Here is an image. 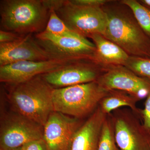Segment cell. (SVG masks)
Returning <instances> with one entry per match:
<instances>
[{"label":"cell","mask_w":150,"mask_h":150,"mask_svg":"<svg viewBox=\"0 0 150 150\" xmlns=\"http://www.w3.org/2000/svg\"><path fill=\"white\" fill-rule=\"evenodd\" d=\"M101 8L107 18L103 36L129 56L150 58V40L130 8L115 0H109Z\"/></svg>","instance_id":"obj_1"},{"label":"cell","mask_w":150,"mask_h":150,"mask_svg":"<svg viewBox=\"0 0 150 150\" xmlns=\"http://www.w3.org/2000/svg\"><path fill=\"white\" fill-rule=\"evenodd\" d=\"M54 88L40 75L13 85L8 97L16 113L44 127L54 111Z\"/></svg>","instance_id":"obj_2"},{"label":"cell","mask_w":150,"mask_h":150,"mask_svg":"<svg viewBox=\"0 0 150 150\" xmlns=\"http://www.w3.org/2000/svg\"><path fill=\"white\" fill-rule=\"evenodd\" d=\"M50 10L43 0H2L0 2L1 30L21 35L45 30Z\"/></svg>","instance_id":"obj_3"},{"label":"cell","mask_w":150,"mask_h":150,"mask_svg":"<svg viewBox=\"0 0 150 150\" xmlns=\"http://www.w3.org/2000/svg\"><path fill=\"white\" fill-rule=\"evenodd\" d=\"M108 92L97 81L54 88L52 92L54 111L79 119L82 118L96 110Z\"/></svg>","instance_id":"obj_4"},{"label":"cell","mask_w":150,"mask_h":150,"mask_svg":"<svg viewBox=\"0 0 150 150\" xmlns=\"http://www.w3.org/2000/svg\"><path fill=\"white\" fill-rule=\"evenodd\" d=\"M55 11L70 29L82 37L104 35L107 18L101 7L79 5L71 0H64Z\"/></svg>","instance_id":"obj_5"},{"label":"cell","mask_w":150,"mask_h":150,"mask_svg":"<svg viewBox=\"0 0 150 150\" xmlns=\"http://www.w3.org/2000/svg\"><path fill=\"white\" fill-rule=\"evenodd\" d=\"M116 144L121 150H150V135L131 109L122 108L109 114Z\"/></svg>","instance_id":"obj_6"},{"label":"cell","mask_w":150,"mask_h":150,"mask_svg":"<svg viewBox=\"0 0 150 150\" xmlns=\"http://www.w3.org/2000/svg\"><path fill=\"white\" fill-rule=\"evenodd\" d=\"M35 38L54 59H87L97 62L96 46L86 38L64 37L43 31L35 34Z\"/></svg>","instance_id":"obj_7"},{"label":"cell","mask_w":150,"mask_h":150,"mask_svg":"<svg viewBox=\"0 0 150 150\" xmlns=\"http://www.w3.org/2000/svg\"><path fill=\"white\" fill-rule=\"evenodd\" d=\"M105 68L95 61L81 59L42 76L51 86L61 88L96 81Z\"/></svg>","instance_id":"obj_8"},{"label":"cell","mask_w":150,"mask_h":150,"mask_svg":"<svg viewBox=\"0 0 150 150\" xmlns=\"http://www.w3.org/2000/svg\"><path fill=\"white\" fill-rule=\"evenodd\" d=\"M43 126L18 113L8 115L1 122L0 150H9L43 139Z\"/></svg>","instance_id":"obj_9"},{"label":"cell","mask_w":150,"mask_h":150,"mask_svg":"<svg viewBox=\"0 0 150 150\" xmlns=\"http://www.w3.org/2000/svg\"><path fill=\"white\" fill-rule=\"evenodd\" d=\"M97 82L105 90L125 92L139 100L150 94V81L122 65L106 67Z\"/></svg>","instance_id":"obj_10"},{"label":"cell","mask_w":150,"mask_h":150,"mask_svg":"<svg viewBox=\"0 0 150 150\" xmlns=\"http://www.w3.org/2000/svg\"><path fill=\"white\" fill-rule=\"evenodd\" d=\"M78 60L51 59L46 61H22L0 67V81L11 85L24 82L37 76L54 71Z\"/></svg>","instance_id":"obj_11"},{"label":"cell","mask_w":150,"mask_h":150,"mask_svg":"<svg viewBox=\"0 0 150 150\" xmlns=\"http://www.w3.org/2000/svg\"><path fill=\"white\" fill-rule=\"evenodd\" d=\"M79 118L53 111L43 127V139L48 150H70L73 138L80 127Z\"/></svg>","instance_id":"obj_12"},{"label":"cell","mask_w":150,"mask_h":150,"mask_svg":"<svg viewBox=\"0 0 150 150\" xmlns=\"http://www.w3.org/2000/svg\"><path fill=\"white\" fill-rule=\"evenodd\" d=\"M32 35H24L13 42L0 43V67L22 61L56 59L41 47Z\"/></svg>","instance_id":"obj_13"},{"label":"cell","mask_w":150,"mask_h":150,"mask_svg":"<svg viewBox=\"0 0 150 150\" xmlns=\"http://www.w3.org/2000/svg\"><path fill=\"white\" fill-rule=\"evenodd\" d=\"M107 115L98 106L76 132L70 150H98L100 132Z\"/></svg>","instance_id":"obj_14"},{"label":"cell","mask_w":150,"mask_h":150,"mask_svg":"<svg viewBox=\"0 0 150 150\" xmlns=\"http://www.w3.org/2000/svg\"><path fill=\"white\" fill-rule=\"evenodd\" d=\"M96 48L97 62L105 67L124 66L129 56L121 47L100 34L91 35Z\"/></svg>","instance_id":"obj_15"},{"label":"cell","mask_w":150,"mask_h":150,"mask_svg":"<svg viewBox=\"0 0 150 150\" xmlns=\"http://www.w3.org/2000/svg\"><path fill=\"white\" fill-rule=\"evenodd\" d=\"M139 101V100L137 98L125 92L111 90L108 91L102 98L98 106L106 115H109L119 108H128L140 118L141 109L137 106V103Z\"/></svg>","instance_id":"obj_16"},{"label":"cell","mask_w":150,"mask_h":150,"mask_svg":"<svg viewBox=\"0 0 150 150\" xmlns=\"http://www.w3.org/2000/svg\"><path fill=\"white\" fill-rule=\"evenodd\" d=\"M98 150H121L116 144L110 115L105 117L101 129Z\"/></svg>","instance_id":"obj_17"},{"label":"cell","mask_w":150,"mask_h":150,"mask_svg":"<svg viewBox=\"0 0 150 150\" xmlns=\"http://www.w3.org/2000/svg\"><path fill=\"white\" fill-rule=\"evenodd\" d=\"M44 31L64 37H82L70 29L53 9L50 10L49 19Z\"/></svg>","instance_id":"obj_18"},{"label":"cell","mask_w":150,"mask_h":150,"mask_svg":"<svg viewBox=\"0 0 150 150\" xmlns=\"http://www.w3.org/2000/svg\"><path fill=\"white\" fill-rule=\"evenodd\" d=\"M121 1L133 11L140 26L150 40V10L137 0H121Z\"/></svg>","instance_id":"obj_19"},{"label":"cell","mask_w":150,"mask_h":150,"mask_svg":"<svg viewBox=\"0 0 150 150\" xmlns=\"http://www.w3.org/2000/svg\"><path fill=\"white\" fill-rule=\"evenodd\" d=\"M124 66L138 76L150 81V58L129 56Z\"/></svg>","instance_id":"obj_20"},{"label":"cell","mask_w":150,"mask_h":150,"mask_svg":"<svg viewBox=\"0 0 150 150\" xmlns=\"http://www.w3.org/2000/svg\"><path fill=\"white\" fill-rule=\"evenodd\" d=\"M140 119L145 130L150 135V94L146 98L144 108L141 109Z\"/></svg>","instance_id":"obj_21"},{"label":"cell","mask_w":150,"mask_h":150,"mask_svg":"<svg viewBox=\"0 0 150 150\" xmlns=\"http://www.w3.org/2000/svg\"><path fill=\"white\" fill-rule=\"evenodd\" d=\"M22 148L23 150H48L46 142L43 139L28 142Z\"/></svg>","instance_id":"obj_22"},{"label":"cell","mask_w":150,"mask_h":150,"mask_svg":"<svg viewBox=\"0 0 150 150\" xmlns=\"http://www.w3.org/2000/svg\"><path fill=\"white\" fill-rule=\"evenodd\" d=\"M24 35H21L6 30H0V43H7L13 42L21 38Z\"/></svg>","instance_id":"obj_23"},{"label":"cell","mask_w":150,"mask_h":150,"mask_svg":"<svg viewBox=\"0 0 150 150\" xmlns=\"http://www.w3.org/2000/svg\"><path fill=\"white\" fill-rule=\"evenodd\" d=\"M71 1L74 4L79 5L102 7L109 0H71Z\"/></svg>","instance_id":"obj_24"},{"label":"cell","mask_w":150,"mask_h":150,"mask_svg":"<svg viewBox=\"0 0 150 150\" xmlns=\"http://www.w3.org/2000/svg\"><path fill=\"white\" fill-rule=\"evenodd\" d=\"M138 1L142 5L150 10V0H138Z\"/></svg>","instance_id":"obj_25"},{"label":"cell","mask_w":150,"mask_h":150,"mask_svg":"<svg viewBox=\"0 0 150 150\" xmlns=\"http://www.w3.org/2000/svg\"><path fill=\"white\" fill-rule=\"evenodd\" d=\"M9 150H23V149L22 148V147H19L17 148H16V149H11Z\"/></svg>","instance_id":"obj_26"},{"label":"cell","mask_w":150,"mask_h":150,"mask_svg":"<svg viewBox=\"0 0 150 150\" xmlns=\"http://www.w3.org/2000/svg\"><path fill=\"white\" fill-rule=\"evenodd\" d=\"M149 142H150V139H149Z\"/></svg>","instance_id":"obj_27"}]
</instances>
